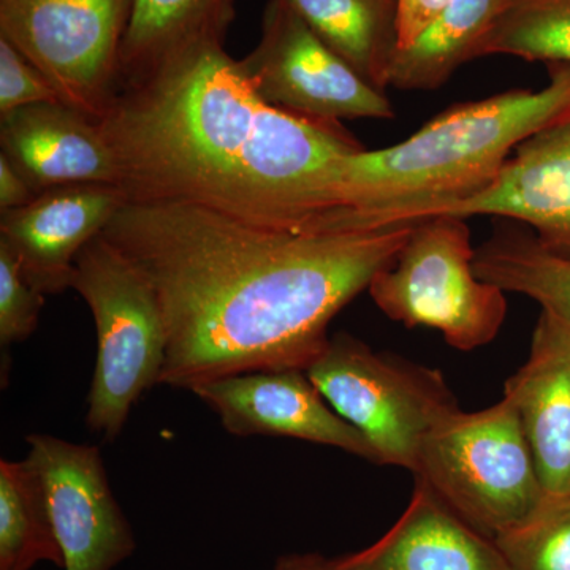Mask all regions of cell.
Wrapping results in <instances>:
<instances>
[{
	"label": "cell",
	"mask_w": 570,
	"mask_h": 570,
	"mask_svg": "<svg viewBox=\"0 0 570 570\" xmlns=\"http://www.w3.org/2000/svg\"><path fill=\"white\" fill-rule=\"evenodd\" d=\"M414 224L287 232L204 206L127 202L104 230L151 283L167 332L163 382L193 390L253 371L307 370L328 326Z\"/></svg>",
	"instance_id": "cell-1"
},
{
	"label": "cell",
	"mask_w": 570,
	"mask_h": 570,
	"mask_svg": "<svg viewBox=\"0 0 570 570\" xmlns=\"http://www.w3.org/2000/svg\"><path fill=\"white\" fill-rule=\"evenodd\" d=\"M127 202L204 206L287 232H347L344 164L363 146L340 122L266 104L224 45L119 89L99 119Z\"/></svg>",
	"instance_id": "cell-2"
},
{
	"label": "cell",
	"mask_w": 570,
	"mask_h": 570,
	"mask_svg": "<svg viewBox=\"0 0 570 570\" xmlns=\"http://www.w3.org/2000/svg\"><path fill=\"white\" fill-rule=\"evenodd\" d=\"M549 70L540 91L455 105L407 140L347 157L341 204L351 227L415 224L490 186L520 142L569 115L570 66Z\"/></svg>",
	"instance_id": "cell-3"
},
{
	"label": "cell",
	"mask_w": 570,
	"mask_h": 570,
	"mask_svg": "<svg viewBox=\"0 0 570 570\" xmlns=\"http://www.w3.org/2000/svg\"><path fill=\"white\" fill-rule=\"evenodd\" d=\"M71 288L91 309L97 360L86 423L112 441L142 393L163 382L167 332L151 283L104 234L75 261Z\"/></svg>",
	"instance_id": "cell-4"
},
{
	"label": "cell",
	"mask_w": 570,
	"mask_h": 570,
	"mask_svg": "<svg viewBox=\"0 0 570 570\" xmlns=\"http://www.w3.org/2000/svg\"><path fill=\"white\" fill-rule=\"evenodd\" d=\"M414 475L493 539L530 519L547 499L508 397L479 412L459 409L439 422L423 442Z\"/></svg>",
	"instance_id": "cell-5"
},
{
	"label": "cell",
	"mask_w": 570,
	"mask_h": 570,
	"mask_svg": "<svg viewBox=\"0 0 570 570\" xmlns=\"http://www.w3.org/2000/svg\"><path fill=\"white\" fill-rule=\"evenodd\" d=\"M474 257L466 219L426 217L367 294L392 321L438 330L449 346L474 351L498 336L508 316L505 292L475 275Z\"/></svg>",
	"instance_id": "cell-6"
},
{
	"label": "cell",
	"mask_w": 570,
	"mask_h": 570,
	"mask_svg": "<svg viewBox=\"0 0 570 570\" xmlns=\"http://www.w3.org/2000/svg\"><path fill=\"white\" fill-rule=\"evenodd\" d=\"M306 373L330 406L370 442L377 464L412 474L428 434L460 409L441 371L373 351L347 333L330 337Z\"/></svg>",
	"instance_id": "cell-7"
},
{
	"label": "cell",
	"mask_w": 570,
	"mask_h": 570,
	"mask_svg": "<svg viewBox=\"0 0 570 570\" xmlns=\"http://www.w3.org/2000/svg\"><path fill=\"white\" fill-rule=\"evenodd\" d=\"M132 0H0V37L41 71L62 104L99 121L119 89Z\"/></svg>",
	"instance_id": "cell-8"
},
{
	"label": "cell",
	"mask_w": 570,
	"mask_h": 570,
	"mask_svg": "<svg viewBox=\"0 0 570 570\" xmlns=\"http://www.w3.org/2000/svg\"><path fill=\"white\" fill-rule=\"evenodd\" d=\"M254 91L303 118L392 119L395 108L311 31L287 0H269L255 50L239 61Z\"/></svg>",
	"instance_id": "cell-9"
},
{
	"label": "cell",
	"mask_w": 570,
	"mask_h": 570,
	"mask_svg": "<svg viewBox=\"0 0 570 570\" xmlns=\"http://www.w3.org/2000/svg\"><path fill=\"white\" fill-rule=\"evenodd\" d=\"M28 460L39 472L66 570H112L137 542L112 494L99 448L29 434Z\"/></svg>",
	"instance_id": "cell-10"
},
{
	"label": "cell",
	"mask_w": 570,
	"mask_h": 570,
	"mask_svg": "<svg viewBox=\"0 0 570 570\" xmlns=\"http://www.w3.org/2000/svg\"><path fill=\"white\" fill-rule=\"evenodd\" d=\"M193 393L235 436L302 439L377 464L370 442L330 406L305 370L236 374L198 385Z\"/></svg>",
	"instance_id": "cell-11"
},
{
	"label": "cell",
	"mask_w": 570,
	"mask_h": 570,
	"mask_svg": "<svg viewBox=\"0 0 570 570\" xmlns=\"http://www.w3.org/2000/svg\"><path fill=\"white\" fill-rule=\"evenodd\" d=\"M127 204L112 184H73L37 194L29 204L0 216V242L20 261L22 273L45 295L71 288L82 247L104 234Z\"/></svg>",
	"instance_id": "cell-12"
},
{
	"label": "cell",
	"mask_w": 570,
	"mask_h": 570,
	"mask_svg": "<svg viewBox=\"0 0 570 570\" xmlns=\"http://www.w3.org/2000/svg\"><path fill=\"white\" fill-rule=\"evenodd\" d=\"M513 153L490 186L434 216L505 217L528 225L547 249L570 257V112Z\"/></svg>",
	"instance_id": "cell-13"
},
{
	"label": "cell",
	"mask_w": 570,
	"mask_h": 570,
	"mask_svg": "<svg viewBox=\"0 0 570 570\" xmlns=\"http://www.w3.org/2000/svg\"><path fill=\"white\" fill-rule=\"evenodd\" d=\"M3 156L33 193L73 184L119 186V167L96 119L62 102L0 115Z\"/></svg>",
	"instance_id": "cell-14"
},
{
	"label": "cell",
	"mask_w": 570,
	"mask_h": 570,
	"mask_svg": "<svg viewBox=\"0 0 570 570\" xmlns=\"http://www.w3.org/2000/svg\"><path fill=\"white\" fill-rule=\"evenodd\" d=\"M508 397L519 414L547 497L570 494V330L540 313L530 356L508 379Z\"/></svg>",
	"instance_id": "cell-15"
},
{
	"label": "cell",
	"mask_w": 570,
	"mask_h": 570,
	"mask_svg": "<svg viewBox=\"0 0 570 570\" xmlns=\"http://www.w3.org/2000/svg\"><path fill=\"white\" fill-rule=\"evenodd\" d=\"M336 562L344 570H509L494 539L461 519L420 479L392 530Z\"/></svg>",
	"instance_id": "cell-16"
},
{
	"label": "cell",
	"mask_w": 570,
	"mask_h": 570,
	"mask_svg": "<svg viewBox=\"0 0 570 570\" xmlns=\"http://www.w3.org/2000/svg\"><path fill=\"white\" fill-rule=\"evenodd\" d=\"M234 20L235 0H132L119 55V89L195 48L224 45Z\"/></svg>",
	"instance_id": "cell-17"
},
{
	"label": "cell",
	"mask_w": 570,
	"mask_h": 570,
	"mask_svg": "<svg viewBox=\"0 0 570 570\" xmlns=\"http://www.w3.org/2000/svg\"><path fill=\"white\" fill-rule=\"evenodd\" d=\"M512 0H450L445 9L403 50H397L389 88L436 91L480 47Z\"/></svg>",
	"instance_id": "cell-18"
},
{
	"label": "cell",
	"mask_w": 570,
	"mask_h": 570,
	"mask_svg": "<svg viewBox=\"0 0 570 570\" xmlns=\"http://www.w3.org/2000/svg\"><path fill=\"white\" fill-rule=\"evenodd\" d=\"M288 6L371 86L385 92L400 50L397 0H287Z\"/></svg>",
	"instance_id": "cell-19"
},
{
	"label": "cell",
	"mask_w": 570,
	"mask_h": 570,
	"mask_svg": "<svg viewBox=\"0 0 570 570\" xmlns=\"http://www.w3.org/2000/svg\"><path fill=\"white\" fill-rule=\"evenodd\" d=\"M474 272L501 291L534 299L570 330V257L540 245L532 232L498 228L475 249Z\"/></svg>",
	"instance_id": "cell-20"
},
{
	"label": "cell",
	"mask_w": 570,
	"mask_h": 570,
	"mask_svg": "<svg viewBox=\"0 0 570 570\" xmlns=\"http://www.w3.org/2000/svg\"><path fill=\"white\" fill-rule=\"evenodd\" d=\"M66 568L39 472L28 459L0 461V570L39 562Z\"/></svg>",
	"instance_id": "cell-21"
},
{
	"label": "cell",
	"mask_w": 570,
	"mask_h": 570,
	"mask_svg": "<svg viewBox=\"0 0 570 570\" xmlns=\"http://www.w3.org/2000/svg\"><path fill=\"white\" fill-rule=\"evenodd\" d=\"M493 55L570 66V0H512L480 47Z\"/></svg>",
	"instance_id": "cell-22"
},
{
	"label": "cell",
	"mask_w": 570,
	"mask_h": 570,
	"mask_svg": "<svg viewBox=\"0 0 570 570\" xmlns=\"http://www.w3.org/2000/svg\"><path fill=\"white\" fill-rule=\"evenodd\" d=\"M494 542L509 570H570V494L547 497L534 515Z\"/></svg>",
	"instance_id": "cell-23"
},
{
	"label": "cell",
	"mask_w": 570,
	"mask_h": 570,
	"mask_svg": "<svg viewBox=\"0 0 570 570\" xmlns=\"http://www.w3.org/2000/svg\"><path fill=\"white\" fill-rule=\"evenodd\" d=\"M45 294L22 273L20 261L0 242V346L24 343L36 332Z\"/></svg>",
	"instance_id": "cell-24"
},
{
	"label": "cell",
	"mask_w": 570,
	"mask_h": 570,
	"mask_svg": "<svg viewBox=\"0 0 570 570\" xmlns=\"http://www.w3.org/2000/svg\"><path fill=\"white\" fill-rule=\"evenodd\" d=\"M50 102H61L50 81L0 37V115Z\"/></svg>",
	"instance_id": "cell-25"
},
{
	"label": "cell",
	"mask_w": 570,
	"mask_h": 570,
	"mask_svg": "<svg viewBox=\"0 0 570 570\" xmlns=\"http://www.w3.org/2000/svg\"><path fill=\"white\" fill-rule=\"evenodd\" d=\"M450 0H397V33L400 50L425 31Z\"/></svg>",
	"instance_id": "cell-26"
},
{
	"label": "cell",
	"mask_w": 570,
	"mask_h": 570,
	"mask_svg": "<svg viewBox=\"0 0 570 570\" xmlns=\"http://www.w3.org/2000/svg\"><path fill=\"white\" fill-rule=\"evenodd\" d=\"M36 197L28 181L20 171L11 165L3 154H0V213L21 208Z\"/></svg>",
	"instance_id": "cell-27"
},
{
	"label": "cell",
	"mask_w": 570,
	"mask_h": 570,
	"mask_svg": "<svg viewBox=\"0 0 570 570\" xmlns=\"http://www.w3.org/2000/svg\"><path fill=\"white\" fill-rule=\"evenodd\" d=\"M269 570H344L336 560H326L321 554H292L276 561Z\"/></svg>",
	"instance_id": "cell-28"
}]
</instances>
